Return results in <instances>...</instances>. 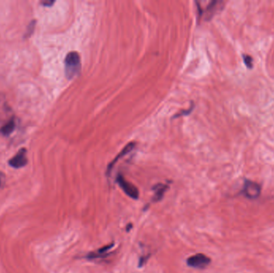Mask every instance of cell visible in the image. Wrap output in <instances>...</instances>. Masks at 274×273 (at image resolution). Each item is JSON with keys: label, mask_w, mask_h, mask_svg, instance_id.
I'll return each mask as SVG.
<instances>
[{"label": "cell", "mask_w": 274, "mask_h": 273, "mask_svg": "<svg viewBox=\"0 0 274 273\" xmlns=\"http://www.w3.org/2000/svg\"><path fill=\"white\" fill-rule=\"evenodd\" d=\"M65 75L68 79H73L79 74L81 69V60L79 53L71 51L66 56L64 60Z\"/></svg>", "instance_id": "6da1fadb"}, {"label": "cell", "mask_w": 274, "mask_h": 273, "mask_svg": "<svg viewBox=\"0 0 274 273\" xmlns=\"http://www.w3.org/2000/svg\"><path fill=\"white\" fill-rule=\"evenodd\" d=\"M15 120V116L7 102L6 97L0 94V134L8 124Z\"/></svg>", "instance_id": "7a4b0ae2"}, {"label": "cell", "mask_w": 274, "mask_h": 273, "mask_svg": "<svg viewBox=\"0 0 274 273\" xmlns=\"http://www.w3.org/2000/svg\"><path fill=\"white\" fill-rule=\"evenodd\" d=\"M211 263V259L203 253H197L187 259V264L194 268L203 269L208 267Z\"/></svg>", "instance_id": "3957f363"}, {"label": "cell", "mask_w": 274, "mask_h": 273, "mask_svg": "<svg viewBox=\"0 0 274 273\" xmlns=\"http://www.w3.org/2000/svg\"><path fill=\"white\" fill-rule=\"evenodd\" d=\"M117 181L120 187L123 189V191L128 195V197L134 199V200H137L139 198V191H138L137 187H135L130 182L127 181L122 175H119L117 176Z\"/></svg>", "instance_id": "277c9868"}, {"label": "cell", "mask_w": 274, "mask_h": 273, "mask_svg": "<svg viewBox=\"0 0 274 273\" xmlns=\"http://www.w3.org/2000/svg\"><path fill=\"white\" fill-rule=\"evenodd\" d=\"M261 186L255 182L246 180L243 188V193L247 198L257 199L261 194Z\"/></svg>", "instance_id": "5b68a950"}, {"label": "cell", "mask_w": 274, "mask_h": 273, "mask_svg": "<svg viewBox=\"0 0 274 273\" xmlns=\"http://www.w3.org/2000/svg\"><path fill=\"white\" fill-rule=\"evenodd\" d=\"M28 163L26 158V150L25 148H21L17 154L13 158L10 159L9 165L14 169H21Z\"/></svg>", "instance_id": "8992f818"}, {"label": "cell", "mask_w": 274, "mask_h": 273, "mask_svg": "<svg viewBox=\"0 0 274 273\" xmlns=\"http://www.w3.org/2000/svg\"><path fill=\"white\" fill-rule=\"evenodd\" d=\"M114 243H110V244L106 245L101 249H97L95 252L89 253L85 256V258L89 260H96V259L105 258L107 256L110 255V250L114 247Z\"/></svg>", "instance_id": "52a82bcc"}, {"label": "cell", "mask_w": 274, "mask_h": 273, "mask_svg": "<svg viewBox=\"0 0 274 273\" xmlns=\"http://www.w3.org/2000/svg\"><path fill=\"white\" fill-rule=\"evenodd\" d=\"M223 4L224 3L221 2V1H212V2L209 3V5L207 6L208 8H206V9L202 12L201 15L204 14L205 19L209 20L216 14L218 10L221 9V8L223 7Z\"/></svg>", "instance_id": "ba28073f"}, {"label": "cell", "mask_w": 274, "mask_h": 273, "mask_svg": "<svg viewBox=\"0 0 274 273\" xmlns=\"http://www.w3.org/2000/svg\"><path fill=\"white\" fill-rule=\"evenodd\" d=\"M135 145H136V144H135V142H131L129 143L128 144H127V145L124 147V149H123L122 151H121V152L118 154L117 157L115 158L114 160H113V162H112V163L108 165V168H107V172H109V171L113 169L115 163H117L118 159H120V158L123 157L124 155H127V153H129L130 152H131V151L135 148Z\"/></svg>", "instance_id": "9c48e42d"}, {"label": "cell", "mask_w": 274, "mask_h": 273, "mask_svg": "<svg viewBox=\"0 0 274 273\" xmlns=\"http://www.w3.org/2000/svg\"><path fill=\"white\" fill-rule=\"evenodd\" d=\"M168 187H169L168 184H163V183L156 184V185L153 187V191L155 192L154 199H153L154 201H159V200H160L163 198V195H165L166 192L167 191Z\"/></svg>", "instance_id": "30bf717a"}, {"label": "cell", "mask_w": 274, "mask_h": 273, "mask_svg": "<svg viewBox=\"0 0 274 273\" xmlns=\"http://www.w3.org/2000/svg\"><path fill=\"white\" fill-rule=\"evenodd\" d=\"M243 60H244V64L249 68H251L253 67V58L249 54H243Z\"/></svg>", "instance_id": "8fae6325"}, {"label": "cell", "mask_w": 274, "mask_h": 273, "mask_svg": "<svg viewBox=\"0 0 274 273\" xmlns=\"http://www.w3.org/2000/svg\"><path fill=\"white\" fill-rule=\"evenodd\" d=\"M194 103H191V107H190L189 110L181 111L178 114L175 115L174 118H178V117H180V116H188V114L191 113V111L194 109Z\"/></svg>", "instance_id": "7c38bea8"}, {"label": "cell", "mask_w": 274, "mask_h": 273, "mask_svg": "<svg viewBox=\"0 0 274 273\" xmlns=\"http://www.w3.org/2000/svg\"><path fill=\"white\" fill-rule=\"evenodd\" d=\"M36 20H33L31 22V23L29 26V29H28V32H26V37H29V36H30L33 33V32H34L35 26H36Z\"/></svg>", "instance_id": "4fadbf2b"}, {"label": "cell", "mask_w": 274, "mask_h": 273, "mask_svg": "<svg viewBox=\"0 0 274 273\" xmlns=\"http://www.w3.org/2000/svg\"><path fill=\"white\" fill-rule=\"evenodd\" d=\"M41 4H43V6L51 7L54 4V1H43Z\"/></svg>", "instance_id": "5bb4252c"}, {"label": "cell", "mask_w": 274, "mask_h": 273, "mask_svg": "<svg viewBox=\"0 0 274 273\" xmlns=\"http://www.w3.org/2000/svg\"><path fill=\"white\" fill-rule=\"evenodd\" d=\"M5 182V176L3 174L2 172H0V187H2Z\"/></svg>", "instance_id": "9a60e30c"}]
</instances>
